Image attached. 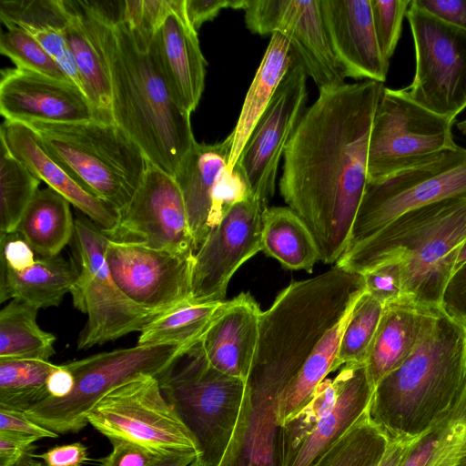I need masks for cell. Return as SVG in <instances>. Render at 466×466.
Masks as SVG:
<instances>
[{
    "label": "cell",
    "mask_w": 466,
    "mask_h": 466,
    "mask_svg": "<svg viewBox=\"0 0 466 466\" xmlns=\"http://www.w3.org/2000/svg\"><path fill=\"white\" fill-rule=\"evenodd\" d=\"M383 86L364 80L319 89L284 151L280 194L309 228L325 264H336L350 247Z\"/></svg>",
    "instance_id": "obj_1"
},
{
    "label": "cell",
    "mask_w": 466,
    "mask_h": 466,
    "mask_svg": "<svg viewBox=\"0 0 466 466\" xmlns=\"http://www.w3.org/2000/svg\"><path fill=\"white\" fill-rule=\"evenodd\" d=\"M364 292L361 274L335 264L313 278L291 282L261 312L249 370L287 383L279 400L280 425L335 370L344 327Z\"/></svg>",
    "instance_id": "obj_2"
},
{
    "label": "cell",
    "mask_w": 466,
    "mask_h": 466,
    "mask_svg": "<svg viewBox=\"0 0 466 466\" xmlns=\"http://www.w3.org/2000/svg\"><path fill=\"white\" fill-rule=\"evenodd\" d=\"M111 82L114 123L169 176L196 144L190 113L174 98L148 48L120 16V1H92Z\"/></svg>",
    "instance_id": "obj_3"
},
{
    "label": "cell",
    "mask_w": 466,
    "mask_h": 466,
    "mask_svg": "<svg viewBox=\"0 0 466 466\" xmlns=\"http://www.w3.org/2000/svg\"><path fill=\"white\" fill-rule=\"evenodd\" d=\"M466 380V325L442 307L419 341L376 385L370 420L390 440L415 439L454 402Z\"/></svg>",
    "instance_id": "obj_4"
},
{
    "label": "cell",
    "mask_w": 466,
    "mask_h": 466,
    "mask_svg": "<svg viewBox=\"0 0 466 466\" xmlns=\"http://www.w3.org/2000/svg\"><path fill=\"white\" fill-rule=\"evenodd\" d=\"M466 241V198H450L410 210L349 248L337 265L360 274L399 259L402 293L428 309L442 307L446 285Z\"/></svg>",
    "instance_id": "obj_5"
},
{
    "label": "cell",
    "mask_w": 466,
    "mask_h": 466,
    "mask_svg": "<svg viewBox=\"0 0 466 466\" xmlns=\"http://www.w3.org/2000/svg\"><path fill=\"white\" fill-rule=\"evenodd\" d=\"M156 379L194 441L189 466H218L238 422L246 380L213 367L201 340L180 351Z\"/></svg>",
    "instance_id": "obj_6"
},
{
    "label": "cell",
    "mask_w": 466,
    "mask_h": 466,
    "mask_svg": "<svg viewBox=\"0 0 466 466\" xmlns=\"http://www.w3.org/2000/svg\"><path fill=\"white\" fill-rule=\"evenodd\" d=\"M94 195L122 210L139 187L148 161L115 123L22 122Z\"/></svg>",
    "instance_id": "obj_7"
},
{
    "label": "cell",
    "mask_w": 466,
    "mask_h": 466,
    "mask_svg": "<svg viewBox=\"0 0 466 466\" xmlns=\"http://www.w3.org/2000/svg\"><path fill=\"white\" fill-rule=\"evenodd\" d=\"M186 347L137 344L65 363L75 379L72 392L61 399L47 396L25 412L33 421L57 434L78 432L88 423L89 411L105 395L136 378L156 377Z\"/></svg>",
    "instance_id": "obj_8"
},
{
    "label": "cell",
    "mask_w": 466,
    "mask_h": 466,
    "mask_svg": "<svg viewBox=\"0 0 466 466\" xmlns=\"http://www.w3.org/2000/svg\"><path fill=\"white\" fill-rule=\"evenodd\" d=\"M74 244L78 278L71 289L74 306L87 315L77 349L141 331L159 314L132 301L115 281L106 258V236L86 217L75 219Z\"/></svg>",
    "instance_id": "obj_9"
},
{
    "label": "cell",
    "mask_w": 466,
    "mask_h": 466,
    "mask_svg": "<svg viewBox=\"0 0 466 466\" xmlns=\"http://www.w3.org/2000/svg\"><path fill=\"white\" fill-rule=\"evenodd\" d=\"M454 122L417 104L405 89L383 86L370 134L368 182L384 179L457 147Z\"/></svg>",
    "instance_id": "obj_10"
},
{
    "label": "cell",
    "mask_w": 466,
    "mask_h": 466,
    "mask_svg": "<svg viewBox=\"0 0 466 466\" xmlns=\"http://www.w3.org/2000/svg\"><path fill=\"white\" fill-rule=\"evenodd\" d=\"M450 198H466V148L460 146L384 179L368 182L349 248L402 214Z\"/></svg>",
    "instance_id": "obj_11"
},
{
    "label": "cell",
    "mask_w": 466,
    "mask_h": 466,
    "mask_svg": "<svg viewBox=\"0 0 466 466\" xmlns=\"http://www.w3.org/2000/svg\"><path fill=\"white\" fill-rule=\"evenodd\" d=\"M87 422L110 440L130 441L162 455L195 451L194 441L154 376L129 380L105 395Z\"/></svg>",
    "instance_id": "obj_12"
},
{
    "label": "cell",
    "mask_w": 466,
    "mask_h": 466,
    "mask_svg": "<svg viewBox=\"0 0 466 466\" xmlns=\"http://www.w3.org/2000/svg\"><path fill=\"white\" fill-rule=\"evenodd\" d=\"M412 34L416 67L404 88L417 104L455 119L466 108V31L410 1L405 15Z\"/></svg>",
    "instance_id": "obj_13"
},
{
    "label": "cell",
    "mask_w": 466,
    "mask_h": 466,
    "mask_svg": "<svg viewBox=\"0 0 466 466\" xmlns=\"http://www.w3.org/2000/svg\"><path fill=\"white\" fill-rule=\"evenodd\" d=\"M307 76L295 58L236 163L251 197L265 208L275 192L280 158L305 111Z\"/></svg>",
    "instance_id": "obj_14"
},
{
    "label": "cell",
    "mask_w": 466,
    "mask_h": 466,
    "mask_svg": "<svg viewBox=\"0 0 466 466\" xmlns=\"http://www.w3.org/2000/svg\"><path fill=\"white\" fill-rule=\"evenodd\" d=\"M105 235L118 243L181 254L196 252L186 206L175 178L149 162L133 198L119 211L116 228Z\"/></svg>",
    "instance_id": "obj_15"
},
{
    "label": "cell",
    "mask_w": 466,
    "mask_h": 466,
    "mask_svg": "<svg viewBox=\"0 0 466 466\" xmlns=\"http://www.w3.org/2000/svg\"><path fill=\"white\" fill-rule=\"evenodd\" d=\"M242 10L251 33H279L288 39L319 90L346 83L327 35L320 0H245Z\"/></svg>",
    "instance_id": "obj_16"
},
{
    "label": "cell",
    "mask_w": 466,
    "mask_h": 466,
    "mask_svg": "<svg viewBox=\"0 0 466 466\" xmlns=\"http://www.w3.org/2000/svg\"><path fill=\"white\" fill-rule=\"evenodd\" d=\"M105 254L117 286L141 308L161 314L191 300L195 254L109 239Z\"/></svg>",
    "instance_id": "obj_17"
},
{
    "label": "cell",
    "mask_w": 466,
    "mask_h": 466,
    "mask_svg": "<svg viewBox=\"0 0 466 466\" xmlns=\"http://www.w3.org/2000/svg\"><path fill=\"white\" fill-rule=\"evenodd\" d=\"M265 209L249 197L229 208L210 228L194 256L192 301H224L232 276L261 251Z\"/></svg>",
    "instance_id": "obj_18"
},
{
    "label": "cell",
    "mask_w": 466,
    "mask_h": 466,
    "mask_svg": "<svg viewBox=\"0 0 466 466\" xmlns=\"http://www.w3.org/2000/svg\"><path fill=\"white\" fill-rule=\"evenodd\" d=\"M0 112L5 120L16 122L102 121L76 84L17 67L1 72Z\"/></svg>",
    "instance_id": "obj_19"
},
{
    "label": "cell",
    "mask_w": 466,
    "mask_h": 466,
    "mask_svg": "<svg viewBox=\"0 0 466 466\" xmlns=\"http://www.w3.org/2000/svg\"><path fill=\"white\" fill-rule=\"evenodd\" d=\"M286 385L249 372L238 422L218 466H281L279 400Z\"/></svg>",
    "instance_id": "obj_20"
},
{
    "label": "cell",
    "mask_w": 466,
    "mask_h": 466,
    "mask_svg": "<svg viewBox=\"0 0 466 466\" xmlns=\"http://www.w3.org/2000/svg\"><path fill=\"white\" fill-rule=\"evenodd\" d=\"M184 1L169 0L148 51L176 101L191 114L204 90L207 62L197 31L187 18Z\"/></svg>",
    "instance_id": "obj_21"
},
{
    "label": "cell",
    "mask_w": 466,
    "mask_h": 466,
    "mask_svg": "<svg viewBox=\"0 0 466 466\" xmlns=\"http://www.w3.org/2000/svg\"><path fill=\"white\" fill-rule=\"evenodd\" d=\"M0 140L13 157L79 209L104 234L116 228L119 211L89 191L46 148L32 127L22 122L5 120L0 128Z\"/></svg>",
    "instance_id": "obj_22"
},
{
    "label": "cell",
    "mask_w": 466,
    "mask_h": 466,
    "mask_svg": "<svg viewBox=\"0 0 466 466\" xmlns=\"http://www.w3.org/2000/svg\"><path fill=\"white\" fill-rule=\"evenodd\" d=\"M327 35L346 77L384 83L390 62L375 34L370 0H320Z\"/></svg>",
    "instance_id": "obj_23"
},
{
    "label": "cell",
    "mask_w": 466,
    "mask_h": 466,
    "mask_svg": "<svg viewBox=\"0 0 466 466\" xmlns=\"http://www.w3.org/2000/svg\"><path fill=\"white\" fill-rule=\"evenodd\" d=\"M261 312L248 292L222 302L201 339L213 367L231 377L247 380L258 342Z\"/></svg>",
    "instance_id": "obj_24"
},
{
    "label": "cell",
    "mask_w": 466,
    "mask_h": 466,
    "mask_svg": "<svg viewBox=\"0 0 466 466\" xmlns=\"http://www.w3.org/2000/svg\"><path fill=\"white\" fill-rule=\"evenodd\" d=\"M68 13L65 37L74 56L84 92L103 122L114 123L111 82L91 0H64Z\"/></svg>",
    "instance_id": "obj_25"
},
{
    "label": "cell",
    "mask_w": 466,
    "mask_h": 466,
    "mask_svg": "<svg viewBox=\"0 0 466 466\" xmlns=\"http://www.w3.org/2000/svg\"><path fill=\"white\" fill-rule=\"evenodd\" d=\"M333 381L337 391L333 409L286 466H311L368 411L374 387L365 362L342 366Z\"/></svg>",
    "instance_id": "obj_26"
},
{
    "label": "cell",
    "mask_w": 466,
    "mask_h": 466,
    "mask_svg": "<svg viewBox=\"0 0 466 466\" xmlns=\"http://www.w3.org/2000/svg\"><path fill=\"white\" fill-rule=\"evenodd\" d=\"M232 141L231 132L216 144L196 142L174 176L184 199L196 251L210 230L212 192L218 177L228 164Z\"/></svg>",
    "instance_id": "obj_27"
},
{
    "label": "cell",
    "mask_w": 466,
    "mask_h": 466,
    "mask_svg": "<svg viewBox=\"0 0 466 466\" xmlns=\"http://www.w3.org/2000/svg\"><path fill=\"white\" fill-rule=\"evenodd\" d=\"M437 309L420 307L405 297L385 304L365 360L374 388L410 353Z\"/></svg>",
    "instance_id": "obj_28"
},
{
    "label": "cell",
    "mask_w": 466,
    "mask_h": 466,
    "mask_svg": "<svg viewBox=\"0 0 466 466\" xmlns=\"http://www.w3.org/2000/svg\"><path fill=\"white\" fill-rule=\"evenodd\" d=\"M0 18L7 28L19 27L33 35L84 92L74 56L65 37L68 13L64 0H1Z\"/></svg>",
    "instance_id": "obj_29"
},
{
    "label": "cell",
    "mask_w": 466,
    "mask_h": 466,
    "mask_svg": "<svg viewBox=\"0 0 466 466\" xmlns=\"http://www.w3.org/2000/svg\"><path fill=\"white\" fill-rule=\"evenodd\" d=\"M295 59L288 39L271 35L260 65L247 92L239 117L232 131L233 141L228 167L233 168L257 122L264 113Z\"/></svg>",
    "instance_id": "obj_30"
},
{
    "label": "cell",
    "mask_w": 466,
    "mask_h": 466,
    "mask_svg": "<svg viewBox=\"0 0 466 466\" xmlns=\"http://www.w3.org/2000/svg\"><path fill=\"white\" fill-rule=\"evenodd\" d=\"M77 278L78 268L59 255L35 259L21 271L1 263L0 301L12 298L37 309L56 307L71 292Z\"/></svg>",
    "instance_id": "obj_31"
},
{
    "label": "cell",
    "mask_w": 466,
    "mask_h": 466,
    "mask_svg": "<svg viewBox=\"0 0 466 466\" xmlns=\"http://www.w3.org/2000/svg\"><path fill=\"white\" fill-rule=\"evenodd\" d=\"M466 463V380L451 406L411 443L401 466Z\"/></svg>",
    "instance_id": "obj_32"
},
{
    "label": "cell",
    "mask_w": 466,
    "mask_h": 466,
    "mask_svg": "<svg viewBox=\"0 0 466 466\" xmlns=\"http://www.w3.org/2000/svg\"><path fill=\"white\" fill-rule=\"evenodd\" d=\"M261 251L287 269L312 272L320 260L316 240L289 208H267L262 214Z\"/></svg>",
    "instance_id": "obj_33"
},
{
    "label": "cell",
    "mask_w": 466,
    "mask_h": 466,
    "mask_svg": "<svg viewBox=\"0 0 466 466\" xmlns=\"http://www.w3.org/2000/svg\"><path fill=\"white\" fill-rule=\"evenodd\" d=\"M16 232L42 257L58 256L74 237L70 203L47 187L26 208Z\"/></svg>",
    "instance_id": "obj_34"
},
{
    "label": "cell",
    "mask_w": 466,
    "mask_h": 466,
    "mask_svg": "<svg viewBox=\"0 0 466 466\" xmlns=\"http://www.w3.org/2000/svg\"><path fill=\"white\" fill-rule=\"evenodd\" d=\"M38 309L18 299L0 311V359L49 360L55 354L54 334L36 322Z\"/></svg>",
    "instance_id": "obj_35"
},
{
    "label": "cell",
    "mask_w": 466,
    "mask_h": 466,
    "mask_svg": "<svg viewBox=\"0 0 466 466\" xmlns=\"http://www.w3.org/2000/svg\"><path fill=\"white\" fill-rule=\"evenodd\" d=\"M222 302L189 300L161 313L140 331L137 344L190 346L202 339Z\"/></svg>",
    "instance_id": "obj_36"
},
{
    "label": "cell",
    "mask_w": 466,
    "mask_h": 466,
    "mask_svg": "<svg viewBox=\"0 0 466 466\" xmlns=\"http://www.w3.org/2000/svg\"><path fill=\"white\" fill-rule=\"evenodd\" d=\"M390 440L368 411L311 466H380Z\"/></svg>",
    "instance_id": "obj_37"
},
{
    "label": "cell",
    "mask_w": 466,
    "mask_h": 466,
    "mask_svg": "<svg viewBox=\"0 0 466 466\" xmlns=\"http://www.w3.org/2000/svg\"><path fill=\"white\" fill-rule=\"evenodd\" d=\"M57 366L49 360L0 359V407L25 411L46 398L47 380Z\"/></svg>",
    "instance_id": "obj_38"
},
{
    "label": "cell",
    "mask_w": 466,
    "mask_h": 466,
    "mask_svg": "<svg viewBox=\"0 0 466 466\" xmlns=\"http://www.w3.org/2000/svg\"><path fill=\"white\" fill-rule=\"evenodd\" d=\"M41 180L0 147V238L15 233L19 222L37 193Z\"/></svg>",
    "instance_id": "obj_39"
},
{
    "label": "cell",
    "mask_w": 466,
    "mask_h": 466,
    "mask_svg": "<svg viewBox=\"0 0 466 466\" xmlns=\"http://www.w3.org/2000/svg\"><path fill=\"white\" fill-rule=\"evenodd\" d=\"M384 306L366 291L359 298L340 338L335 370L347 364L365 362Z\"/></svg>",
    "instance_id": "obj_40"
},
{
    "label": "cell",
    "mask_w": 466,
    "mask_h": 466,
    "mask_svg": "<svg viewBox=\"0 0 466 466\" xmlns=\"http://www.w3.org/2000/svg\"><path fill=\"white\" fill-rule=\"evenodd\" d=\"M336 387L333 380L325 379L315 390L309 402L279 428L281 466H286L296 455L318 423L334 407Z\"/></svg>",
    "instance_id": "obj_41"
},
{
    "label": "cell",
    "mask_w": 466,
    "mask_h": 466,
    "mask_svg": "<svg viewBox=\"0 0 466 466\" xmlns=\"http://www.w3.org/2000/svg\"><path fill=\"white\" fill-rule=\"evenodd\" d=\"M0 52L15 64L17 68L72 82L41 44L22 28H7L2 34Z\"/></svg>",
    "instance_id": "obj_42"
},
{
    "label": "cell",
    "mask_w": 466,
    "mask_h": 466,
    "mask_svg": "<svg viewBox=\"0 0 466 466\" xmlns=\"http://www.w3.org/2000/svg\"><path fill=\"white\" fill-rule=\"evenodd\" d=\"M169 7V0L120 1V16L135 38L149 48Z\"/></svg>",
    "instance_id": "obj_43"
},
{
    "label": "cell",
    "mask_w": 466,
    "mask_h": 466,
    "mask_svg": "<svg viewBox=\"0 0 466 466\" xmlns=\"http://www.w3.org/2000/svg\"><path fill=\"white\" fill-rule=\"evenodd\" d=\"M410 0H370L373 25L380 52L390 62L401 34Z\"/></svg>",
    "instance_id": "obj_44"
},
{
    "label": "cell",
    "mask_w": 466,
    "mask_h": 466,
    "mask_svg": "<svg viewBox=\"0 0 466 466\" xmlns=\"http://www.w3.org/2000/svg\"><path fill=\"white\" fill-rule=\"evenodd\" d=\"M249 197L248 186L239 167L237 165L233 168L227 166L220 172L213 188L210 228L229 208Z\"/></svg>",
    "instance_id": "obj_45"
},
{
    "label": "cell",
    "mask_w": 466,
    "mask_h": 466,
    "mask_svg": "<svg viewBox=\"0 0 466 466\" xmlns=\"http://www.w3.org/2000/svg\"><path fill=\"white\" fill-rule=\"evenodd\" d=\"M361 275L365 291L382 304L401 297L402 274L399 259L385 260Z\"/></svg>",
    "instance_id": "obj_46"
},
{
    "label": "cell",
    "mask_w": 466,
    "mask_h": 466,
    "mask_svg": "<svg viewBox=\"0 0 466 466\" xmlns=\"http://www.w3.org/2000/svg\"><path fill=\"white\" fill-rule=\"evenodd\" d=\"M110 442L113 450L99 460L101 466H154L167 456L127 441L110 440Z\"/></svg>",
    "instance_id": "obj_47"
},
{
    "label": "cell",
    "mask_w": 466,
    "mask_h": 466,
    "mask_svg": "<svg viewBox=\"0 0 466 466\" xmlns=\"http://www.w3.org/2000/svg\"><path fill=\"white\" fill-rule=\"evenodd\" d=\"M0 431H11L35 441L58 437V434L35 423L25 411L0 407Z\"/></svg>",
    "instance_id": "obj_48"
},
{
    "label": "cell",
    "mask_w": 466,
    "mask_h": 466,
    "mask_svg": "<svg viewBox=\"0 0 466 466\" xmlns=\"http://www.w3.org/2000/svg\"><path fill=\"white\" fill-rule=\"evenodd\" d=\"M0 247V262L13 270H24L35 261V251L17 232L1 238Z\"/></svg>",
    "instance_id": "obj_49"
},
{
    "label": "cell",
    "mask_w": 466,
    "mask_h": 466,
    "mask_svg": "<svg viewBox=\"0 0 466 466\" xmlns=\"http://www.w3.org/2000/svg\"><path fill=\"white\" fill-rule=\"evenodd\" d=\"M245 0H185V12L192 27L198 29L213 20L224 8L243 9Z\"/></svg>",
    "instance_id": "obj_50"
},
{
    "label": "cell",
    "mask_w": 466,
    "mask_h": 466,
    "mask_svg": "<svg viewBox=\"0 0 466 466\" xmlns=\"http://www.w3.org/2000/svg\"><path fill=\"white\" fill-rule=\"evenodd\" d=\"M442 308L466 325V262L449 279L442 297Z\"/></svg>",
    "instance_id": "obj_51"
},
{
    "label": "cell",
    "mask_w": 466,
    "mask_h": 466,
    "mask_svg": "<svg viewBox=\"0 0 466 466\" xmlns=\"http://www.w3.org/2000/svg\"><path fill=\"white\" fill-rule=\"evenodd\" d=\"M438 19L466 31V0H412Z\"/></svg>",
    "instance_id": "obj_52"
},
{
    "label": "cell",
    "mask_w": 466,
    "mask_h": 466,
    "mask_svg": "<svg viewBox=\"0 0 466 466\" xmlns=\"http://www.w3.org/2000/svg\"><path fill=\"white\" fill-rule=\"evenodd\" d=\"M35 441L27 436L0 431V466H15L25 460Z\"/></svg>",
    "instance_id": "obj_53"
},
{
    "label": "cell",
    "mask_w": 466,
    "mask_h": 466,
    "mask_svg": "<svg viewBox=\"0 0 466 466\" xmlns=\"http://www.w3.org/2000/svg\"><path fill=\"white\" fill-rule=\"evenodd\" d=\"M87 447L81 442L58 445L34 457L42 459L46 466H81L88 460Z\"/></svg>",
    "instance_id": "obj_54"
},
{
    "label": "cell",
    "mask_w": 466,
    "mask_h": 466,
    "mask_svg": "<svg viewBox=\"0 0 466 466\" xmlns=\"http://www.w3.org/2000/svg\"><path fill=\"white\" fill-rule=\"evenodd\" d=\"M75 386V379L72 372L63 364L50 374L46 388L48 396L61 399L68 396Z\"/></svg>",
    "instance_id": "obj_55"
},
{
    "label": "cell",
    "mask_w": 466,
    "mask_h": 466,
    "mask_svg": "<svg viewBox=\"0 0 466 466\" xmlns=\"http://www.w3.org/2000/svg\"><path fill=\"white\" fill-rule=\"evenodd\" d=\"M415 439L390 440L388 450L380 466H401Z\"/></svg>",
    "instance_id": "obj_56"
},
{
    "label": "cell",
    "mask_w": 466,
    "mask_h": 466,
    "mask_svg": "<svg viewBox=\"0 0 466 466\" xmlns=\"http://www.w3.org/2000/svg\"><path fill=\"white\" fill-rule=\"evenodd\" d=\"M195 458V451L177 452L163 457L154 466H189Z\"/></svg>",
    "instance_id": "obj_57"
},
{
    "label": "cell",
    "mask_w": 466,
    "mask_h": 466,
    "mask_svg": "<svg viewBox=\"0 0 466 466\" xmlns=\"http://www.w3.org/2000/svg\"><path fill=\"white\" fill-rule=\"evenodd\" d=\"M466 262V241L463 244L459 256L456 260L454 271L457 270L460 267H461Z\"/></svg>",
    "instance_id": "obj_58"
},
{
    "label": "cell",
    "mask_w": 466,
    "mask_h": 466,
    "mask_svg": "<svg viewBox=\"0 0 466 466\" xmlns=\"http://www.w3.org/2000/svg\"><path fill=\"white\" fill-rule=\"evenodd\" d=\"M15 466H46L42 464L41 462L35 461H29V460H24L20 463L16 464Z\"/></svg>",
    "instance_id": "obj_59"
},
{
    "label": "cell",
    "mask_w": 466,
    "mask_h": 466,
    "mask_svg": "<svg viewBox=\"0 0 466 466\" xmlns=\"http://www.w3.org/2000/svg\"><path fill=\"white\" fill-rule=\"evenodd\" d=\"M457 128L462 135L466 136V118L457 124Z\"/></svg>",
    "instance_id": "obj_60"
},
{
    "label": "cell",
    "mask_w": 466,
    "mask_h": 466,
    "mask_svg": "<svg viewBox=\"0 0 466 466\" xmlns=\"http://www.w3.org/2000/svg\"><path fill=\"white\" fill-rule=\"evenodd\" d=\"M462 466H466V463L464 465H462Z\"/></svg>",
    "instance_id": "obj_61"
}]
</instances>
